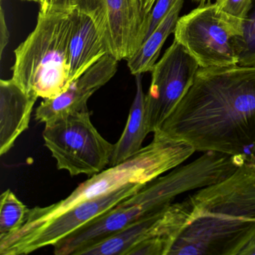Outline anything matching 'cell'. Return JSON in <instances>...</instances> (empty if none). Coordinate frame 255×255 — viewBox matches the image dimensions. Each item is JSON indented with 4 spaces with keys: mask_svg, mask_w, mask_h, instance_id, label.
I'll use <instances>...</instances> for the list:
<instances>
[{
    "mask_svg": "<svg viewBox=\"0 0 255 255\" xmlns=\"http://www.w3.org/2000/svg\"><path fill=\"white\" fill-rule=\"evenodd\" d=\"M156 131L185 140L196 151L242 156L251 162L255 65L199 68L192 86Z\"/></svg>",
    "mask_w": 255,
    "mask_h": 255,
    "instance_id": "cell-1",
    "label": "cell"
},
{
    "mask_svg": "<svg viewBox=\"0 0 255 255\" xmlns=\"http://www.w3.org/2000/svg\"><path fill=\"white\" fill-rule=\"evenodd\" d=\"M187 222L168 255H237L255 234V167L246 162L186 198Z\"/></svg>",
    "mask_w": 255,
    "mask_h": 255,
    "instance_id": "cell-2",
    "label": "cell"
},
{
    "mask_svg": "<svg viewBox=\"0 0 255 255\" xmlns=\"http://www.w3.org/2000/svg\"><path fill=\"white\" fill-rule=\"evenodd\" d=\"M196 151L183 139L153 132L150 144L132 157L90 177L65 199L47 207L31 208L21 229L41 225L80 203L112 193L131 183L146 184L182 165Z\"/></svg>",
    "mask_w": 255,
    "mask_h": 255,
    "instance_id": "cell-3",
    "label": "cell"
},
{
    "mask_svg": "<svg viewBox=\"0 0 255 255\" xmlns=\"http://www.w3.org/2000/svg\"><path fill=\"white\" fill-rule=\"evenodd\" d=\"M72 10H40L35 29L14 50L11 79L37 99H53L71 86L69 44Z\"/></svg>",
    "mask_w": 255,
    "mask_h": 255,
    "instance_id": "cell-4",
    "label": "cell"
},
{
    "mask_svg": "<svg viewBox=\"0 0 255 255\" xmlns=\"http://www.w3.org/2000/svg\"><path fill=\"white\" fill-rule=\"evenodd\" d=\"M193 186L190 173L183 167H177L56 243L53 252L56 255H79L86 248L169 205L176 197L192 190Z\"/></svg>",
    "mask_w": 255,
    "mask_h": 255,
    "instance_id": "cell-5",
    "label": "cell"
},
{
    "mask_svg": "<svg viewBox=\"0 0 255 255\" xmlns=\"http://www.w3.org/2000/svg\"><path fill=\"white\" fill-rule=\"evenodd\" d=\"M43 138L58 169L73 177H92L110 165L114 144L94 126L89 110L46 124Z\"/></svg>",
    "mask_w": 255,
    "mask_h": 255,
    "instance_id": "cell-6",
    "label": "cell"
},
{
    "mask_svg": "<svg viewBox=\"0 0 255 255\" xmlns=\"http://www.w3.org/2000/svg\"><path fill=\"white\" fill-rule=\"evenodd\" d=\"M243 20L223 12L216 3L198 5L179 17L174 40L186 48L200 68L238 65L236 38L242 35Z\"/></svg>",
    "mask_w": 255,
    "mask_h": 255,
    "instance_id": "cell-7",
    "label": "cell"
},
{
    "mask_svg": "<svg viewBox=\"0 0 255 255\" xmlns=\"http://www.w3.org/2000/svg\"><path fill=\"white\" fill-rule=\"evenodd\" d=\"M144 185H127L112 193L74 206L41 225L28 229H20L12 235L0 240V255H28L47 246L53 247L56 243L90 223Z\"/></svg>",
    "mask_w": 255,
    "mask_h": 255,
    "instance_id": "cell-8",
    "label": "cell"
},
{
    "mask_svg": "<svg viewBox=\"0 0 255 255\" xmlns=\"http://www.w3.org/2000/svg\"><path fill=\"white\" fill-rule=\"evenodd\" d=\"M95 22L109 54L118 61L135 54L147 36L148 18L137 0H75Z\"/></svg>",
    "mask_w": 255,
    "mask_h": 255,
    "instance_id": "cell-9",
    "label": "cell"
},
{
    "mask_svg": "<svg viewBox=\"0 0 255 255\" xmlns=\"http://www.w3.org/2000/svg\"><path fill=\"white\" fill-rule=\"evenodd\" d=\"M199 65L184 47L174 40L151 71V83L145 94L150 132L160 128L195 80Z\"/></svg>",
    "mask_w": 255,
    "mask_h": 255,
    "instance_id": "cell-10",
    "label": "cell"
},
{
    "mask_svg": "<svg viewBox=\"0 0 255 255\" xmlns=\"http://www.w3.org/2000/svg\"><path fill=\"white\" fill-rule=\"evenodd\" d=\"M189 212L186 199L181 202L171 203L86 248L79 255H128L138 243L153 238L168 240L171 246L186 225Z\"/></svg>",
    "mask_w": 255,
    "mask_h": 255,
    "instance_id": "cell-11",
    "label": "cell"
},
{
    "mask_svg": "<svg viewBox=\"0 0 255 255\" xmlns=\"http://www.w3.org/2000/svg\"><path fill=\"white\" fill-rule=\"evenodd\" d=\"M119 62L109 53L104 55L81 77L72 82L66 92L53 99L44 100L37 108L35 120L46 125L88 110L89 98L114 77Z\"/></svg>",
    "mask_w": 255,
    "mask_h": 255,
    "instance_id": "cell-12",
    "label": "cell"
},
{
    "mask_svg": "<svg viewBox=\"0 0 255 255\" xmlns=\"http://www.w3.org/2000/svg\"><path fill=\"white\" fill-rule=\"evenodd\" d=\"M37 98L11 80H0V155L6 154L29 128Z\"/></svg>",
    "mask_w": 255,
    "mask_h": 255,
    "instance_id": "cell-13",
    "label": "cell"
},
{
    "mask_svg": "<svg viewBox=\"0 0 255 255\" xmlns=\"http://www.w3.org/2000/svg\"><path fill=\"white\" fill-rule=\"evenodd\" d=\"M107 47L103 42L93 19L74 8L69 44L70 80L81 77L104 55Z\"/></svg>",
    "mask_w": 255,
    "mask_h": 255,
    "instance_id": "cell-14",
    "label": "cell"
},
{
    "mask_svg": "<svg viewBox=\"0 0 255 255\" xmlns=\"http://www.w3.org/2000/svg\"><path fill=\"white\" fill-rule=\"evenodd\" d=\"M142 75L135 76L136 92L129 110L125 129L119 141L114 144L110 165H116L138 153L142 143L150 133L145 109V94L142 86Z\"/></svg>",
    "mask_w": 255,
    "mask_h": 255,
    "instance_id": "cell-15",
    "label": "cell"
},
{
    "mask_svg": "<svg viewBox=\"0 0 255 255\" xmlns=\"http://www.w3.org/2000/svg\"><path fill=\"white\" fill-rule=\"evenodd\" d=\"M183 1L178 0L150 36L141 44L133 56L128 59V66L132 75L151 72L160 54L161 49L176 27Z\"/></svg>",
    "mask_w": 255,
    "mask_h": 255,
    "instance_id": "cell-16",
    "label": "cell"
},
{
    "mask_svg": "<svg viewBox=\"0 0 255 255\" xmlns=\"http://www.w3.org/2000/svg\"><path fill=\"white\" fill-rule=\"evenodd\" d=\"M29 210L11 189H7L1 195L0 240L12 235L23 226Z\"/></svg>",
    "mask_w": 255,
    "mask_h": 255,
    "instance_id": "cell-17",
    "label": "cell"
},
{
    "mask_svg": "<svg viewBox=\"0 0 255 255\" xmlns=\"http://www.w3.org/2000/svg\"><path fill=\"white\" fill-rule=\"evenodd\" d=\"M242 35L236 38V48L241 66L255 65V0L242 23Z\"/></svg>",
    "mask_w": 255,
    "mask_h": 255,
    "instance_id": "cell-18",
    "label": "cell"
},
{
    "mask_svg": "<svg viewBox=\"0 0 255 255\" xmlns=\"http://www.w3.org/2000/svg\"><path fill=\"white\" fill-rule=\"evenodd\" d=\"M253 0H216L218 8L240 20H244L252 7Z\"/></svg>",
    "mask_w": 255,
    "mask_h": 255,
    "instance_id": "cell-19",
    "label": "cell"
},
{
    "mask_svg": "<svg viewBox=\"0 0 255 255\" xmlns=\"http://www.w3.org/2000/svg\"><path fill=\"white\" fill-rule=\"evenodd\" d=\"M178 0H156L148 17V29L145 40L157 27ZM144 40V41H145Z\"/></svg>",
    "mask_w": 255,
    "mask_h": 255,
    "instance_id": "cell-20",
    "label": "cell"
},
{
    "mask_svg": "<svg viewBox=\"0 0 255 255\" xmlns=\"http://www.w3.org/2000/svg\"><path fill=\"white\" fill-rule=\"evenodd\" d=\"M9 41V32L5 20V12L3 8L1 6L0 13V58L2 59L3 56L4 50L8 45Z\"/></svg>",
    "mask_w": 255,
    "mask_h": 255,
    "instance_id": "cell-21",
    "label": "cell"
},
{
    "mask_svg": "<svg viewBox=\"0 0 255 255\" xmlns=\"http://www.w3.org/2000/svg\"><path fill=\"white\" fill-rule=\"evenodd\" d=\"M43 5L57 9H66L74 5V0H42Z\"/></svg>",
    "mask_w": 255,
    "mask_h": 255,
    "instance_id": "cell-22",
    "label": "cell"
},
{
    "mask_svg": "<svg viewBox=\"0 0 255 255\" xmlns=\"http://www.w3.org/2000/svg\"><path fill=\"white\" fill-rule=\"evenodd\" d=\"M237 255H255V234L241 248Z\"/></svg>",
    "mask_w": 255,
    "mask_h": 255,
    "instance_id": "cell-23",
    "label": "cell"
},
{
    "mask_svg": "<svg viewBox=\"0 0 255 255\" xmlns=\"http://www.w3.org/2000/svg\"><path fill=\"white\" fill-rule=\"evenodd\" d=\"M156 0H137L143 14L148 18L152 8L154 6Z\"/></svg>",
    "mask_w": 255,
    "mask_h": 255,
    "instance_id": "cell-24",
    "label": "cell"
},
{
    "mask_svg": "<svg viewBox=\"0 0 255 255\" xmlns=\"http://www.w3.org/2000/svg\"><path fill=\"white\" fill-rule=\"evenodd\" d=\"M193 2H197L199 5H206V4L211 3V0H192Z\"/></svg>",
    "mask_w": 255,
    "mask_h": 255,
    "instance_id": "cell-25",
    "label": "cell"
},
{
    "mask_svg": "<svg viewBox=\"0 0 255 255\" xmlns=\"http://www.w3.org/2000/svg\"><path fill=\"white\" fill-rule=\"evenodd\" d=\"M250 163L253 164L254 166L255 167V148L254 150L253 155H252V160H251Z\"/></svg>",
    "mask_w": 255,
    "mask_h": 255,
    "instance_id": "cell-26",
    "label": "cell"
},
{
    "mask_svg": "<svg viewBox=\"0 0 255 255\" xmlns=\"http://www.w3.org/2000/svg\"><path fill=\"white\" fill-rule=\"evenodd\" d=\"M23 1H29V2H38V4H39V2H41V0H23Z\"/></svg>",
    "mask_w": 255,
    "mask_h": 255,
    "instance_id": "cell-27",
    "label": "cell"
},
{
    "mask_svg": "<svg viewBox=\"0 0 255 255\" xmlns=\"http://www.w3.org/2000/svg\"><path fill=\"white\" fill-rule=\"evenodd\" d=\"M1 1H2V0H1Z\"/></svg>",
    "mask_w": 255,
    "mask_h": 255,
    "instance_id": "cell-28",
    "label": "cell"
}]
</instances>
